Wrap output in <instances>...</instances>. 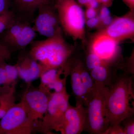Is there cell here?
<instances>
[{"label":"cell","instance_id":"13","mask_svg":"<svg viewBox=\"0 0 134 134\" xmlns=\"http://www.w3.org/2000/svg\"><path fill=\"white\" fill-rule=\"evenodd\" d=\"M117 41L133 35L134 22L129 17H123L113 21L104 32Z\"/></svg>","mask_w":134,"mask_h":134},{"label":"cell","instance_id":"2","mask_svg":"<svg viewBox=\"0 0 134 134\" xmlns=\"http://www.w3.org/2000/svg\"><path fill=\"white\" fill-rule=\"evenodd\" d=\"M29 52L43 66L44 72L64 66L74 51L65 42L61 30L52 37L33 42Z\"/></svg>","mask_w":134,"mask_h":134},{"label":"cell","instance_id":"18","mask_svg":"<svg viewBox=\"0 0 134 134\" xmlns=\"http://www.w3.org/2000/svg\"><path fill=\"white\" fill-rule=\"evenodd\" d=\"M15 85L7 90L0 89V119L15 104Z\"/></svg>","mask_w":134,"mask_h":134},{"label":"cell","instance_id":"24","mask_svg":"<svg viewBox=\"0 0 134 134\" xmlns=\"http://www.w3.org/2000/svg\"><path fill=\"white\" fill-rule=\"evenodd\" d=\"M123 126V129L125 134H134V116L125 119L120 122Z\"/></svg>","mask_w":134,"mask_h":134},{"label":"cell","instance_id":"3","mask_svg":"<svg viewBox=\"0 0 134 134\" xmlns=\"http://www.w3.org/2000/svg\"><path fill=\"white\" fill-rule=\"evenodd\" d=\"M96 90L86 109V129L90 134H103L109 126L106 117V108L109 88L95 82Z\"/></svg>","mask_w":134,"mask_h":134},{"label":"cell","instance_id":"21","mask_svg":"<svg viewBox=\"0 0 134 134\" xmlns=\"http://www.w3.org/2000/svg\"><path fill=\"white\" fill-rule=\"evenodd\" d=\"M83 63L89 72L102 65L109 64L103 61L98 55L90 51L87 54L85 62Z\"/></svg>","mask_w":134,"mask_h":134},{"label":"cell","instance_id":"33","mask_svg":"<svg viewBox=\"0 0 134 134\" xmlns=\"http://www.w3.org/2000/svg\"><path fill=\"white\" fill-rule=\"evenodd\" d=\"M99 3H101L103 4L104 6H108L111 2L112 0H96Z\"/></svg>","mask_w":134,"mask_h":134},{"label":"cell","instance_id":"23","mask_svg":"<svg viewBox=\"0 0 134 134\" xmlns=\"http://www.w3.org/2000/svg\"><path fill=\"white\" fill-rule=\"evenodd\" d=\"M5 61L0 62V88H7L11 87L8 82L7 73L4 64Z\"/></svg>","mask_w":134,"mask_h":134},{"label":"cell","instance_id":"22","mask_svg":"<svg viewBox=\"0 0 134 134\" xmlns=\"http://www.w3.org/2000/svg\"><path fill=\"white\" fill-rule=\"evenodd\" d=\"M4 66L9 84L11 86L16 85V81L18 76V74L15 66L8 64L6 61L5 62Z\"/></svg>","mask_w":134,"mask_h":134},{"label":"cell","instance_id":"7","mask_svg":"<svg viewBox=\"0 0 134 134\" xmlns=\"http://www.w3.org/2000/svg\"><path fill=\"white\" fill-rule=\"evenodd\" d=\"M50 94L39 88H34L28 83L21 100L26 107L29 118L37 130L45 114Z\"/></svg>","mask_w":134,"mask_h":134},{"label":"cell","instance_id":"32","mask_svg":"<svg viewBox=\"0 0 134 134\" xmlns=\"http://www.w3.org/2000/svg\"><path fill=\"white\" fill-rule=\"evenodd\" d=\"M99 3L96 0H92L90 2L88 3L87 5V7H90L92 8L96 9L98 7Z\"/></svg>","mask_w":134,"mask_h":134},{"label":"cell","instance_id":"14","mask_svg":"<svg viewBox=\"0 0 134 134\" xmlns=\"http://www.w3.org/2000/svg\"><path fill=\"white\" fill-rule=\"evenodd\" d=\"M107 64L94 69L90 72L92 79L94 82L103 84L108 88L116 81L118 75L116 64Z\"/></svg>","mask_w":134,"mask_h":134},{"label":"cell","instance_id":"25","mask_svg":"<svg viewBox=\"0 0 134 134\" xmlns=\"http://www.w3.org/2000/svg\"><path fill=\"white\" fill-rule=\"evenodd\" d=\"M103 134H125L121 124L109 126Z\"/></svg>","mask_w":134,"mask_h":134},{"label":"cell","instance_id":"12","mask_svg":"<svg viewBox=\"0 0 134 134\" xmlns=\"http://www.w3.org/2000/svg\"><path fill=\"white\" fill-rule=\"evenodd\" d=\"M81 60L72 59L69 75L72 93L75 99L76 106L88 107L90 103L80 75Z\"/></svg>","mask_w":134,"mask_h":134},{"label":"cell","instance_id":"9","mask_svg":"<svg viewBox=\"0 0 134 134\" xmlns=\"http://www.w3.org/2000/svg\"><path fill=\"white\" fill-rule=\"evenodd\" d=\"M32 28L37 33L47 38L51 37L61 30L54 3L40 7Z\"/></svg>","mask_w":134,"mask_h":134},{"label":"cell","instance_id":"15","mask_svg":"<svg viewBox=\"0 0 134 134\" xmlns=\"http://www.w3.org/2000/svg\"><path fill=\"white\" fill-rule=\"evenodd\" d=\"M32 18V17L16 13V16L12 23L1 34V40L0 43L6 48L7 46L20 33L25 26L30 23Z\"/></svg>","mask_w":134,"mask_h":134},{"label":"cell","instance_id":"34","mask_svg":"<svg viewBox=\"0 0 134 134\" xmlns=\"http://www.w3.org/2000/svg\"><path fill=\"white\" fill-rule=\"evenodd\" d=\"M126 3L130 8H134V0H122Z\"/></svg>","mask_w":134,"mask_h":134},{"label":"cell","instance_id":"26","mask_svg":"<svg viewBox=\"0 0 134 134\" xmlns=\"http://www.w3.org/2000/svg\"><path fill=\"white\" fill-rule=\"evenodd\" d=\"M11 53L0 43V62L9 59Z\"/></svg>","mask_w":134,"mask_h":134},{"label":"cell","instance_id":"16","mask_svg":"<svg viewBox=\"0 0 134 134\" xmlns=\"http://www.w3.org/2000/svg\"><path fill=\"white\" fill-rule=\"evenodd\" d=\"M36 34L30 23H29L25 26L15 39L7 46L6 48L11 53L24 50L33 41L36 37Z\"/></svg>","mask_w":134,"mask_h":134},{"label":"cell","instance_id":"17","mask_svg":"<svg viewBox=\"0 0 134 134\" xmlns=\"http://www.w3.org/2000/svg\"><path fill=\"white\" fill-rule=\"evenodd\" d=\"M12 9L17 14L32 17L39 8L54 3V0H12Z\"/></svg>","mask_w":134,"mask_h":134},{"label":"cell","instance_id":"31","mask_svg":"<svg viewBox=\"0 0 134 134\" xmlns=\"http://www.w3.org/2000/svg\"><path fill=\"white\" fill-rule=\"evenodd\" d=\"M101 21H102L103 25L109 26L112 23L113 21V18L110 15L104 19H102Z\"/></svg>","mask_w":134,"mask_h":134},{"label":"cell","instance_id":"5","mask_svg":"<svg viewBox=\"0 0 134 134\" xmlns=\"http://www.w3.org/2000/svg\"><path fill=\"white\" fill-rule=\"evenodd\" d=\"M36 131L21 101L12 107L0 121V134H30Z\"/></svg>","mask_w":134,"mask_h":134},{"label":"cell","instance_id":"29","mask_svg":"<svg viewBox=\"0 0 134 134\" xmlns=\"http://www.w3.org/2000/svg\"><path fill=\"white\" fill-rule=\"evenodd\" d=\"M110 10L107 6H104L101 8L99 14V19L100 20L104 19L110 15Z\"/></svg>","mask_w":134,"mask_h":134},{"label":"cell","instance_id":"11","mask_svg":"<svg viewBox=\"0 0 134 134\" xmlns=\"http://www.w3.org/2000/svg\"><path fill=\"white\" fill-rule=\"evenodd\" d=\"M15 66L18 76L27 83L40 77L44 72L43 66L25 49L20 51L18 54L17 61Z\"/></svg>","mask_w":134,"mask_h":134},{"label":"cell","instance_id":"4","mask_svg":"<svg viewBox=\"0 0 134 134\" xmlns=\"http://www.w3.org/2000/svg\"><path fill=\"white\" fill-rule=\"evenodd\" d=\"M54 5L64 30L74 39H82L85 15L81 6L75 0H57Z\"/></svg>","mask_w":134,"mask_h":134},{"label":"cell","instance_id":"28","mask_svg":"<svg viewBox=\"0 0 134 134\" xmlns=\"http://www.w3.org/2000/svg\"><path fill=\"white\" fill-rule=\"evenodd\" d=\"M100 19L98 18L95 17L88 19L86 22V25L90 28H93L96 27L99 23Z\"/></svg>","mask_w":134,"mask_h":134},{"label":"cell","instance_id":"19","mask_svg":"<svg viewBox=\"0 0 134 134\" xmlns=\"http://www.w3.org/2000/svg\"><path fill=\"white\" fill-rule=\"evenodd\" d=\"M80 70L82 83L86 92L88 100L90 103L96 92V84L92 79L88 70L81 60L80 64Z\"/></svg>","mask_w":134,"mask_h":134},{"label":"cell","instance_id":"10","mask_svg":"<svg viewBox=\"0 0 134 134\" xmlns=\"http://www.w3.org/2000/svg\"><path fill=\"white\" fill-rule=\"evenodd\" d=\"M117 42L103 32L94 38L90 51L95 53L106 63L114 64L119 56Z\"/></svg>","mask_w":134,"mask_h":134},{"label":"cell","instance_id":"27","mask_svg":"<svg viewBox=\"0 0 134 134\" xmlns=\"http://www.w3.org/2000/svg\"><path fill=\"white\" fill-rule=\"evenodd\" d=\"M12 0H0V13L11 8Z\"/></svg>","mask_w":134,"mask_h":134},{"label":"cell","instance_id":"8","mask_svg":"<svg viewBox=\"0 0 134 134\" xmlns=\"http://www.w3.org/2000/svg\"><path fill=\"white\" fill-rule=\"evenodd\" d=\"M86 129V109L69 104L54 130L62 134H80Z\"/></svg>","mask_w":134,"mask_h":134},{"label":"cell","instance_id":"6","mask_svg":"<svg viewBox=\"0 0 134 134\" xmlns=\"http://www.w3.org/2000/svg\"><path fill=\"white\" fill-rule=\"evenodd\" d=\"M70 96L66 90L50 94L47 110L36 130L44 133L52 134V131L68 108Z\"/></svg>","mask_w":134,"mask_h":134},{"label":"cell","instance_id":"20","mask_svg":"<svg viewBox=\"0 0 134 134\" xmlns=\"http://www.w3.org/2000/svg\"><path fill=\"white\" fill-rule=\"evenodd\" d=\"M16 16V13L11 8L0 13V35L11 24Z\"/></svg>","mask_w":134,"mask_h":134},{"label":"cell","instance_id":"1","mask_svg":"<svg viewBox=\"0 0 134 134\" xmlns=\"http://www.w3.org/2000/svg\"><path fill=\"white\" fill-rule=\"evenodd\" d=\"M133 75L124 73L109 88L106 117L109 126L119 124L134 115Z\"/></svg>","mask_w":134,"mask_h":134},{"label":"cell","instance_id":"30","mask_svg":"<svg viewBox=\"0 0 134 134\" xmlns=\"http://www.w3.org/2000/svg\"><path fill=\"white\" fill-rule=\"evenodd\" d=\"M97 14V12L96 9L88 7L85 13V16L87 19H91L96 17Z\"/></svg>","mask_w":134,"mask_h":134}]
</instances>
